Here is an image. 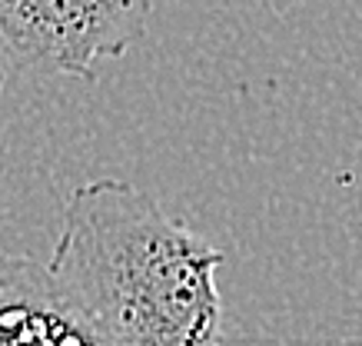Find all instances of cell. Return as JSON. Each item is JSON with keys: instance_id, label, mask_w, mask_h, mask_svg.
<instances>
[{"instance_id": "277c9868", "label": "cell", "mask_w": 362, "mask_h": 346, "mask_svg": "<svg viewBox=\"0 0 362 346\" xmlns=\"http://www.w3.org/2000/svg\"><path fill=\"white\" fill-rule=\"evenodd\" d=\"M7 77H11V64H7V57L0 50V97H4V87H7Z\"/></svg>"}, {"instance_id": "3957f363", "label": "cell", "mask_w": 362, "mask_h": 346, "mask_svg": "<svg viewBox=\"0 0 362 346\" xmlns=\"http://www.w3.org/2000/svg\"><path fill=\"white\" fill-rule=\"evenodd\" d=\"M0 346H110L57 290L47 267L0 253Z\"/></svg>"}, {"instance_id": "7a4b0ae2", "label": "cell", "mask_w": 362, "mask_h": 346, "mask_svg": "<svg viewBox=\"0 0 362 346\" xmlns=\"http://www.w3.org/2000/svg\"><path fill=\"white\" fill-rule=\"evenodd\" d=\"M156 0H0V50L11 70L97 80L143 40Z\"/></svg>"}, {"instance_id": "6da1fadb", "label": "cell", "mask_w": 362, "mask_h": 346, "mask_svg": "<svg viewBox=\"0 0 362 346\" xmlns=\"http://www.w3.org/2000/svg\"><path fill=\"white\" fill-rule=\"evenodd\" d=\"M220 267V246L103 177L66 197L47 273L110 346H223Z\"/></svg>"}]
</instances>
